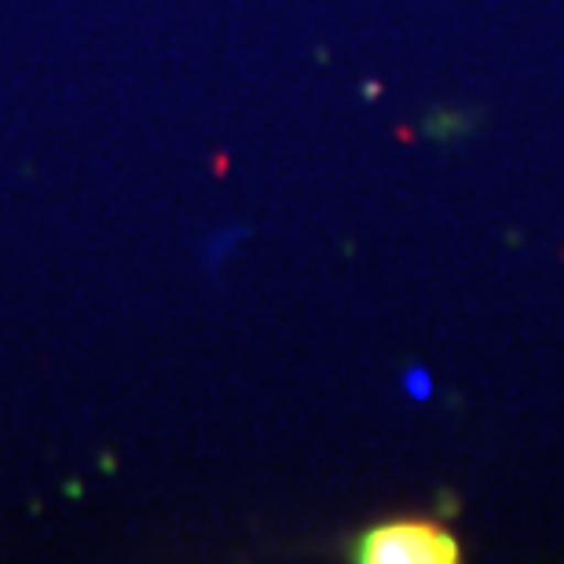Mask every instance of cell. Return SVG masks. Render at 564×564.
Segmentation results:
<instances>
[{
  "mask_svg": "<svg viewBox=\"0 0 564 564\" xmlns=\"http://www.w3.org/2000/svg\"><path fill=\"white\" fill-rule=\"evenodd\" d=\"M356 561H364V564H451V561H458V546L444 528H436L429 521H389L359 539Z\"/></svg>",
  "mask_w": 564,
  "mask_h": 564,
  "instance_id": "1",
  "label": "cell"
},
{
  "mask_svg": "<svg viewBox=\"0 0 564 564\" xmlns=\"http://www.w3.org/2000/svg\"><path fill=\"white\" fill-rule=\"evenodd\" d=\"M408 392L414 400H425L429 392H433V386H429V378H425V370H411L408 375Z\"/></svg>",
  "mask_w": 564,
  "mask_h": 564,
  "instance_id": "2",
  "label": "cell"
}]
</instances>
